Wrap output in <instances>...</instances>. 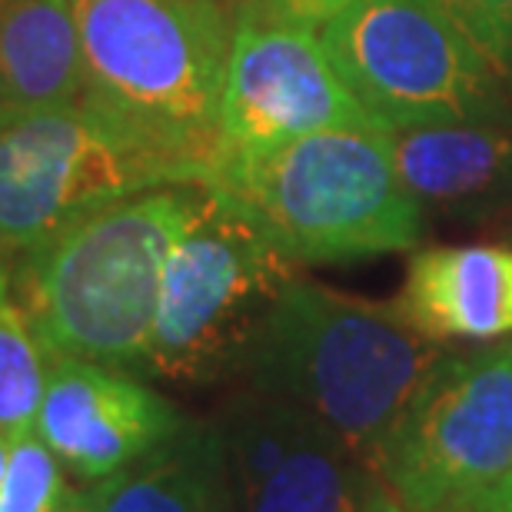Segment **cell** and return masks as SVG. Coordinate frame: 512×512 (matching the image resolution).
Listing matches in <instances>:
<instances>
[{
    "label": "cell",
    "instance_id": "obj_1",
    "mask_svg": "<svg viewBox=\"0 0 512 512\" xmlns=\"http://www.w3.org/2000/svg\"><path fill=\"white\" fill-rule=\"evenodd\" d=\"M443 353L403 303L363 300L293 276L266 313L240 376L320 419L373 463L389 426Z\"/></svg>",
    "mask_w": 512,
    "mask_h": 512
},
{
    "label": "cell",
    "instance_id": "obj_2",
    "mask_svg": "<svg viewBox=\"0 0 512 512\" xmlns=\"http://www.w3.org/2000/svg\"><path fill=\"white\" fill-rule=\"evenodd\" d=\"M84 104L210 183L237 7L230 0H70Z\"/></svg>",
    "mask_w": 512,
    "mask_h": 512
},
{
    "label": "cell",
    "instance_id": "obj_3",
    "mask_svg": "<svg viewBox=\"0 0 512 512\" xmlns=\"http://www.w3.org/2000/svg\"><path fill=\"white\" fill-rule=\"evenodd\" d=\"M200 183L157 187L107 203L20 253L14 293L44 356L140 366L167 256Z\"/></svg>",
    "mask_w": 512,
    "mask_h": 512
},
{
    "label": "cell",
    "instance_id": "obj_4",
    "mask_svg": "<svg viewBox=\"0 0 512 512\" xmlns=\"http://www.w3.org/2000/svg\"><path fill=\"white\" fill-rule=\"evenodd\" d=\"M210 187L230 193L293 263L413 250L423 207L393 163V130L350 124L223 160Z\"/></svg>",
    "mask_w": 512,
    "mask_h": 512
},
{
    "label": "cell",
    "instance_id": "obj_5",
    "mask_svg": "<svg viewBox=\"0 0 512 512\" xmlns=\"http://www.w3.org/2000/svg\"><path fill=\"white\" fill-rule=\"evenodd\" d=\"M296 266L230 193L200 183L167 256L140 370L177 386H213L240 376Z\"/></svg>",
    "mask_w": 512,
    "mask_h": 512
},
{
    "label": "cell",
    "instance_id": "obj_6",
    "mask_svg": "<svg viewBox=\"0 0 512 512\" xmlns=\"http://www.w3.org/2000/svg\"><path fill=\"white\" fill-rule=\"evenodd\" d=\"M373 466L409 512H503L512 503V340L443 353Z\"/></svg>",
    "mask_w": 512,
    "mask_h": 512
},
{
    "label": "cell",
    "instance_id": "obj_7",
    "mask_svg": "<svg viewBox=\"0 0 512 512\" xmlns=\"http://www.w3.org/2000/svg\"><path fill=\"white\" fill-rule=\"evenodd\" d=\"M320 40L366 114L389 130L512 124L506 80L429 0H353Z\"/></svg>",
    "mask_w": 512,
    "mask_h": 512
},
{
    "label": "cell",
    "instance_id": "obj_8",
    "mask_svg": "<svg viewBox=\"0 0 512 512\" xmlns=\"http://www.w3.org/2000/svg\"><path fill=\"white\" fill-rule=\"evenodd\" d=\"M193 183L167 153L80 104L0 110V256L157 187Z\"/></svg>",
    "mask_w": 512,
    "mask_h": 512
},
{
    "label": "cell",
    "instance_id": "obj_9",
    "mask_svg": "<svg viewBox=\"0 0 512 512\" xmlns=\"http://www.w3.org/2000/svg\"><path fill=\"white\" fill-rule=\"evenodd\" d=\"M380 124L346 87L320 30L237 7L220 97V160L273 150L330 127Z\"/></svg>",
    "mask_w": 512,
    "mask_h": 512
},
{
    "label": "cell",
    "instance_id": "obj_10",
    "mask_svg": "<svg viewBox=\"0 0 512 512\" xmlns=\"http://www.w3.org/2000/svg\"><path fill=\"white\" fill-rule=\"evenodd\" d=\"M230 512H363L380 489L373 463L320 419L247 386L217 413Z\"/></svg>",
    "mask_w": 512,
    "mask_h": 512
},
{
    "label": "cell",
    "instance_id": "obj_11",
    "mask_svg": "<svg viewBox=\"0 0 512 512\" xmlns=\"http://www.w3.org/2000/svg\"><path fill=\"white\" fill-rule=\"evenodd\" d=\"M44 360L47 380L34 429L84 483L120 473L183 423L157 389L114 366L77 356Z\"/></svg>",
    "mask_w": 512,
    "mask_h": 512
},
{
    "label": "cell",
    "instance_id": "obj_12",
    "mask_svg": "<svg viewBox=\"0 0 512 512\" xmlns=\"http://www.w3.org/2000/svg\"><path fill=\"white\" fill-rule=\"evenodd\" d=\"M403 310L429 340H506L512 336V250L433 247L413 256Z\"/></svg>",
    "mask_w": 512,
    "mask_h": 512
},
{
    "label": "cell",
    "instance_id": "obj_13",
    "mask_svg": "<svg viewBox=\"0 0 512 512\" xmlns=\"http://www.w3.org/2000/svg\"><path fill=\"white\" fill-rule=\"evenodd\" d=\"M403 187L436 210H486L512 197V124H433L393 130Z\"/></svg>",
    "mask_w": 512,
    "mask_h": 512
},
{
    "label": "cell",
    "instance_id": "obj_14",
    "mask_svg": "<svg viewBox=\"0 0 512 512\" xmlns=\"http://www.w3.org/2000/svg\"><path fill=\"white\" fill-rule=\"evenodd\" d=\"M87 512H230L217 419H187L120 473L87 486Z\"/></svg>",
    "mask_w": 512,
    "mask_h": 512
},
{
    "label": "cell",
    "instance_id": "obj_15",
    "mask_svg": "<svg viewBox=\"0 0 512 512\" xmlns=\"http://www.w3.org/2000/svg\"><path fill=\"white\" fill-rule=\"evenodd\" d=\"M84 100V57L70 0H0V110Z\"/></svg>",
    "mask_w": 512,
    "mask_h": 512
},
{
    "label": "cell",
    "instance_id": "obj_16",
    "mask_svg": "<svg viewBox=\"0 0 512 512\" xmlns=\"http://www.w3.org/2000/svg\"><path fill=\"white\" fill-rule=\"evenodd\" d=\"M44 380V350L37 346L24 306L14 293V273L0 256V433L14 439L34 429Z\"/></svg>",
    "mask_w": 512,
    "mask_h": 512
},
{
    "label": "cell",
    "instance_id": "obj_17",
    "mask_svg": "<svg viewBox=\"0 0 512 512\" xmlns=\"http://www.w3.org/2000/svg\"><path fill=\"white\" fill-rule=\"evenodd\" d=\"M70 496L74 489L64 479V463L37 429L10 439L4 483H0V512H60Z\"/></svg>",
    "mask_w": 512,
    "mask_h": 512
},
{
    "label": "cell",
    "instance_id": "obj_18",
    "mask_svg": "<svg viewBox=\"0 0 512 512\" xmlns=\"http://www.w3.org/2000/svg\"><path fill=\"white\" fill-rule=\"evenodd\" d=\"M479 57L512 84V0H429Z\"/></svg>",
    "mask_w": 512,
    "mask_h": 512
},
{
    "label": "cell",
    "instance_id": "obj_19",
    "mask_svg": "<svg viewBox=\"0 0 512 512\" xmlns=\"http://www.w3.org/2000/svg\"><path fill=\"white\" fill-rule=\"evenodd\" d=\"M350 4L353 0H237V7L253 10L260 17L280 20V24H293V27H310V30L326 27Z\"/></svg>",
    "mask_w": 512,
    "mask_h": 512
},
{
    "label": "cell",
    "instance_id": "obj_20",
    "mask_svg": "<svg viewBox=\"0 0 512 512\" xmlns=\"http://www.w3.org/2000/svg\"><path fill=\"white\" fill-rule=\"evenodd\" d=\"M363 512H409V509H403L396 503L393 496H389V489L380 483V489H376V493L370 496V503H366V509Z\"/></svg>",
    "mask_w": 512,
    "mask_h": 512
},
{
    "label": "cell",
    "instance_id": "obj_21",
    "mask_svg": "<svg viewBox=\"0 0 512 512\" xmlns=\"http://www.w3.org/2000/svg\"><path fill=\"white\" fill-rule=\"evenodd\" d=\"M60 512H87V489H74V496L67 499V506Z\"/></svg>",
    "mask_w": 512,
    "mask_h": 512
},
{
    "label": "cell",
    "instance_id": "obj_22",
    "mask_svg": "<svg viewBox=\"0 0 512 512\" xmlns=\"http://www.w3.org/2000/svg\"><path fill=\"white\" fill-rule=\"evenodd\" d=\"M7 453H10V436L0 433V483H4V469H7Z\"/></svg>",
    "mask_w": 512,
    "mask_h": 512
},
{
    "label": "cell",
    "instance_id": "obj_23",
    "mask_svg": "<svg viewBox=\"0 0 512 512\" xmlns=\"http://www.w3.org/2000/svg\"><path fill=\"white\" fill-rule=\"evenodd\" d=\"M503 512H512V503H509V506H506V509H503Z\"/></svg>",
    "mask_w": 512,
    "mask_h": 512
},
{
    "label": "cell",
    "instance_id": "obj_24",
    "mask_svg": "<svg viewBox=\"0 0 512 512\" xmlns=\"http://www.w3.org/2000/svg\"><path fill=\"white\" fill-rule=\"evenodd\" d=\"M230 4H233V7H237V0H230Z\"/></svg>",
    "mask_w": 512,
    "mask_h": 512
}]
</instances>
